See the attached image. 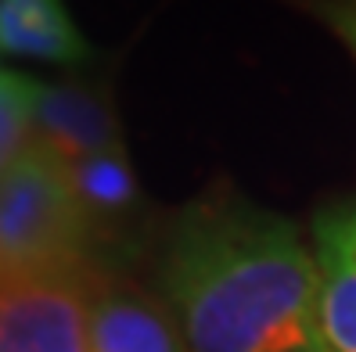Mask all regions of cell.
<instances>
[{"instance_id": "cell-1", "label": "cell", "mask_w": 356, "mask_h": 352, "mask_svg": "<svg viewBox=\"0 0 356 352\" xmlns=\"http://www.w3.org/2000/svg\"><path fill=\"white\" fill-rule=\"evenodd\" d=\"M321 270L288 216L234 191L180 209L162 299L187 352H317Z\"/></svg>"}, {"instance_id": "cell-11", "label": "cell", "mask_w": 356, "mask_h": 352, "mask_svg": "<svg viewBox=\"0 0 356 352\" xmlns=\"http://www.w3.org/2000/svg\"><path fill=\"white\" fill-rule=\"evenodd\" d=\"M327 18H331V26L339 29V36L349 44V51L356 54V4H339V8H331Z\"/></svg>"}, {"instance_id": "cell-8", "label": "cell", "mask_w": 356, "mask_h": 352, "mask_svg": "<svg viewBox=\"0 0 356 352\" xmlns=\"http://www.w3.org/2000/svg\"><path fill=\"white\" fill-rule=\"evenodd\" d=\"M313 259L321 270L317 352H356V266L324 248H317Z\"/></svg>"}, {"instance_id": "cell-5", "label": "cell", "mask_w": 356, "mask_h": 352, "mask_svg": "<svg viewBox=\"0 0 356 352\" xmlns=\"http://www.w3.org/2000/svg\"><path fill=\"white\" fill-rule=\"evenodd\" d=\"M87 345L90 352H187L180 324L162 295L101 277L90 284Z\"/></svg>"}, {"instance_id": "cell-9", "label": "cell", "mask_w": 356, "mask_h": 352, "mask_svg": "<svg viewBox=\"0 0 356 352\" xmlns=\"http://www.w3.org/2000/svg\"><path fill=\"white\" fill-rule=\"evenodd\" d=\"M33 90H36L33 76L0 69V173L33 144L29 133Z\"/></svg>"}, {"instance_id": "cell-6", "label": "cell", "mask_w": 356, "mask_h": 352, "mask_svg": "<svg viewBox=\"0 0 356 352\" xmlns=\"http://www.w3.org/2000/svg\"><path fill=\"white\" fill-rule=\"evenodd\" d=\"M65 176L94 241L115 234L122 223L140 212L144 194H140V180L134 173V162L127 155V144H115V148L69 162Z\"/></svg>"}, {"instance_id": "cell-7", "label": "cell", "mask_w": 356, "mask_h": 352, "mask_svg": "<svg viewBox=\"0 0 356 352\" xmlns=\"http://www.w3.org/2000/svg\"><path fill=\"white\" fill-rule=\"evenodd\" d=\"M0 51L51 65H79L94 54L65 0H0Z\"/></svg>"}, {"instance_id": "cell-10", "label": "cell", "mask_w": 356, "mask_h": 352, "mask_svg": "<svg viewBox=\"0 0 356 352\" xmlns=\"http://www.w3.org/2000/svg\"><path fill=\"white\" fill-rule=\"evenodd\" d=\"M313 234H317V248L342 255L346 262L356 266V201L324 209L313 223Z\"/></svg>"}, {"instance_id": "cell-4", "label": "cell", "mask_w": 356, "mask_h": 352, "mask_svg": "<svg viewBox=\"0 0 356 352\" xmlns=\"http://www.w3.org/2000/svg\"><path fill=\"white\" fill-rule=\"evenodd\" d=\"M29 133L36 148L54 155L61 165L122 144V126L108 94L90 87H72V83L36 79Z\"/></svg>"}, {"instance_id": "cell-3", "label": "cell", "mask_w": 356, "mask_h": 352, "mask_svg": "<svg viewBox=\"0 0 356 352\" xmlns=\"http://www.w3.org/2000/svg\"><path fill=\"white\" fill-rule=\"evenodd\" d=\"M94 270L0 274V352H90Z\"/></svg>"}, {"instance_id": "cell-2", "label": "cell", "mask_w": 356, "mask_h": 352, "mask_svg": "<svg viewBox=\"0 0 356 352\" xmlns=\"http://www.w3.org/2000/svg\"><path fill=\"white\" fill-rule=\"evenodd\" d=\"M94 234L72 198L65 165L29 148L0 173V274L90 270Z\"/></svg>"}]
</instances>
